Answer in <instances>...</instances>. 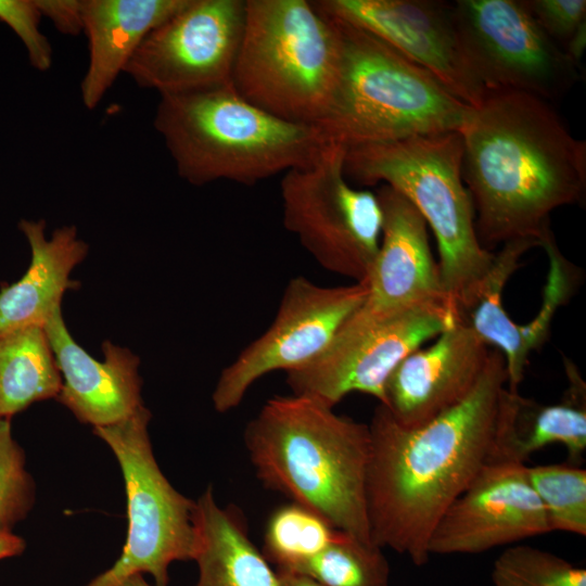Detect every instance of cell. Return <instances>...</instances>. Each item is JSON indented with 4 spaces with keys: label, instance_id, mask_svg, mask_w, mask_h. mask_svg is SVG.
Here are the masks:
<instances>
[{
    "label": "cell",
    "instance_id": "22",
    "mask_svg": "<svg viewBox=\"0 0 586 586\" xmlns=\"http://www.w3.org/2000/svg\"><path fill=\"white\" fill-rule=\"evenodd\" d=\"M195 586H280L276 571L249 537L241 513L220 507L208 486L194 501Z\"/></svg>",
    "mask_w": 586,
    "mask_h": 586
},
{
    "label": "cell",
    "instance_id": "14",
    "mask_svg": "<svg viewBox=\"0 0 586 586\" xmlns=\"http://www.w3.org/2000/svg\"><path fill=\"white\" fill-rule=\"evenodd\" d=\"M315 7L380 38L431 73L453 95L476 107L487 94L463 51L453 2L319 0Z\"/></svg>",
    "mask_w": 586,
    "mask_h": 586
},
{
    "label": "cell",
    "instance_id": "13",
    "mask_svg": "<svg viewBox=\"0 0 586 586\" xmlns=\"http://www.w3.org/2000/svg\"><path fill=\"white\" fill-rule=\"evenodd\" d=\"M245 0H188L141 42L126 73L160 95L231 84Z\"/></svg>",
    "mask_w": 586,
    "mask_h": 586
},
{
    "label": "cell",
    "instance_id": "10",
    "mask_svg": "<svg viewBox=\"0 0 586 586\" xmlns=\"http://www.w3.org/2000/svg\"><path fill=\"white\" fill-rule=\"evenodd\" d=\"M455 322L443 303L416 306L385 316L356 309L327 349L303 367L285 372L292 394L334 408L358 392L384 403L385 384L399 362Z\"/></svg>",
    "mask_w": 586,
    "mask_h": 586
},
{
    "label": "cell",
    "instance_id": "33",
    "mask_svg": "<svg viewBox=\"0 0 586 586\" xmlns=\"http://www.w3.org/2000/svg\"><path fill=\"white\" fill-rule=\"evenodd\" d=\"M25 540L12 531L0 530V560L20 556L25 549Z\"/></svg>",
    "mask_w": 586,
    "mask_h": 586
},
{
    "label": "cell",
    "instance_id": "9",
    "mask_svg": "<svg viewBox=\"0 0 586 586\" xmlns=\"http://www.w3.org/2000/svg\"><path fill=\"white\" fill-rule=\"evenodd\" d=\"M345 152L328 141L311 163L284 173L282 217L322 268L361 283L378 254L383 215L377 193L349 183Z\"/></svg>",
    "mask_w": 586,
    "mask_h": 586
},
{
    "label": "cell",
    "instance_id": "32",
    "mask_svg": "<svg viewBox=\"0 0 586 586\" xmlns=\"http://www.w3.org/2000/svg\"><path fill=\"white\" fill-rule=\"evenodd\" d=\"M36 4L60 33L74 36L82 31V0H36Z\"/></svg>",
    "mask_w": 586,
    "mask_h": 586
},
{
    "label": "cell",
    "instance_id": "34",
    "mask_svg": "<svg viewBox=\"0 0 586 586\" xmlns=\"http://www.w3.org/2000/svg\"><path fill=\"white\" fill-rule=\"evenodd\" d=\"M279 578L280 586H324L319 582L294 572L276 571Z\"/></svg>",
    "mask_w": 586,
    "mask_h": 586
},
{
    "label": "cell",
    "instance_id": "29",
    "mask_svg": "<svg viewBox=\"0 0 586 586\" xmlns=\"http://www.w3.org/2000/svg\"><path fill=\"white\" fill-rule=\"evenodd\" d=\"M11 418H0V530L24 520L35 501V485L25 454L12 436Z\"/></svg>",
    "mask_w": 586,
    "mask_h": 586
},
{
    "label": "cell",
    "instance_id": "8",
    "mask_svg": "<svg viewBox=\"0 0 586 586\" xmlns=\"http://www.w3.org/2000/svg\"><path fill=\"white\" fill-rule=\"evenodd\" d=\"M151 412L141 405L126 419L93 428L123 472L129 525L118 560L86 586H122L143 573L152 575L156 586H167L169 564L193 560L194 501L177 492L157 466L148 433Z\"/></svg>",
    "mask_w": 586,
    "mask_h": 586
},
{
    "label": "cell",
    "instance_id": "20",
    "mask_svg": "<svg viewBox=\"0 0 586 586\" xmlns=\"http://www.w3.org/2000/svg\"><path fill=\"white\" fill-rule=\"evenodd\" d=\"M563 361L569 387L560 403L542 405L507 387L491 460L525 463L544 447L560 444L572 464L581 461L586 451V385L575 365Z\"/></svg>",
    "mask_w": 586,
    "mask_h": 586
},
{
    "label": "cell",
    "instance_id": "19",
    "mask_svg": "<svg viewBox=\"0 0 586 586\" xmlns=\"http://www.w3.org/2000/svg\"><path fill=\"white\" fill-rule=\"evenodd\" d=\"M188 0H82L88 66L80 82L84 105L93 110L124 73L144 38Z\"/></svg>",
    "mask_w": 586,
    "mask_h": 586
},
{
    "label": "cell",
    "instance_id": "3",
    "mask_svg": "<svg viewBox=\"0 0 586 586\" xmlns=\"http://www.w3.org/2000/svg\"><path fill=\"white\" fill-rule=\"evenodd\" d=\"M256 476L333 527L372 544L367 511L370 432L305 395H276L247 423Z\"/></svg>",
    "mask_w": 586,
    "mask_h": 586
},
{
    "label": "cell",
    "instance_id": "35",
    "mask_svg": "<svg viewBox=\"0 0 586 586\" xmlns=\"http://www.w3.org/2000/svg\"><path fill=\"white\" fill-rule=\"evenodd\" d=\"M122 586H151L144 579L142 574H136L128 578Z\"/></svg>",
    "mask_w": 586,
    "mask_h": 586
},
{
    "label": "cell",
    "instance_id": "24",
    "mask_svg": "<svg viewBox=\"0 0 586 586\" xmlns=\"http://www.w3.org/2000/svg\"><path fill=\"white\" fill-rule=\"evenodd\" d=\"M61 388L62 377L43 326L0 333V418L56 398Z\"/></svg>",
    "mask_w": 586,
    "mask_h": 586
},
{
    "label": "cell",
    "instance_id": "7",
    "mask_svg": "<svg viewBox=\"0 0 586 586\" xmlns=\"http://www.w3.org/2000/svg\"><path fill=\"white\" fill-rule=\"evenodd\" d=\"M344 173L364 187L390 186L422 215L435 234L441 280L451 307L487 273L495 253L477 240L462 179L459 131L346 148Z\"/></svg>",
    "mask_w": 586,
    "mask_h": 586
},
{
    "label": "cell",
    "instance_id": "1",
    "mask_svg": "<svg viewBox=\"0 0 586 586\" xmlns=\"http://www.w3.org/2000/svg\"><path fill=\"white\" fill-rule=\"evenodd\" d=\"M507 381L505 358L492 347L472 392L421 425L403 426L378 404L368 423L373 545L405 555L417 566L426 564L438 520L491 459Z\"/></svg>",
    "mask_w": 586,
    "mask_h": 586
},
{
    "label": "cell",
    "instance_id": "27",
    "mask_svg": "<svg viewBox=\"0 0 586 586\" xmlns=\"http://www.w3.org/2000/svg\"><path fill=\"white\" fill-rule=\"evenodd\" d=\"M550 531L586 536V470L576 464L527 466Z\"/></svg>",
    "mask_w": 586,
    "mask_h": 586
},
{
    "label": "cell",
    "instance_id": "17",
    "mask_svg": "<svg viewBox=\"0 0 586 586\" xmlns=\"http://www.w3.org/2000/svg\"><path fill=\"white\" fill-rule=\"evenodd\" d=\"M377 196L383 215L381 240L365 281L368 292L359 310L385 316L432 303L447 304L453 309L422 215L390 186L382 184Z\"/></svg>",
    "mask_w": 586,
    "mask_h": 586
},
{
    "label": "cell",
    "instance_id": "18",
    "mask_svg": "<svg viewBox=\"0 0 586 586\" xmlns=\"http://www.w3.org/2000/svg\"><path fill=\"white\" fill-rule=\"evenodd\" d=\"M43 328L62 377L56 399L80 422L93 428L110 425L143 405L139 358L129 349L105 341L104 360L94 359L73 340L61 307L51 314Z\"/></svg>",
    "mask_w": 586,
    "mask_h": 586
},
{
    "label": "cell",
    "instance_id": "21",
    "mask_svg": "<svg viewBox=\"0 0 586 586\" xmlns=\"http://www.w3.org/2000/svg\"><path fill=\"white\" fill-rule=\"evenodd\" d=\"M18 227L30 246L31 260L18 281L0 290V333L43 326L61 307L65 291L77 285L69 273L88 251L75 226L55 229L50 239L44 234V220L22 219Z\"/></svg>",
    "mask_w": 586,
    "mask_h": 586
},
{
    "label": "cell",
    "instance_id": "11",
    "mask_svg": "<svg viewBox=\"0 0 586 586\" xmlns=\"http://www.w3.org/2000/svg\"><path fill=\"white\" fill-rule=\"evenodd\" d=\"M453 10L466 56L487 92H521L551 103L582 79V67L544 31L524 0H456Z\"/></svg>",
    "mask_w": 586,
    "mask_h": 586
},
{
    "label": "cell",
    "instance_id": "28",
    "mask_svg": "<svg viewBox=\"0 0 586 586\" xmlns=\"http://www.w3.org/2000/svg\"><path fill=\"white\" fill-rule=\"evenodd\" d=\"M492 586H586V570L547 550L508 546L494 561Z\"/></svg>",
    "mask_w": 586,
    "mask_h": 586
},
{
    "label": "cell",
    "instance_id": "5",
    "mask_svg": "<svg viewBox=\"0 0 586 586\" xmlns=\"http://www.w3.org/2000/svg\"><path fill=\"white\" fill-rule=\"evenodd\" d=\"M328 16L340 35L341 64L330 109L317 125L327 142L349 148L461 130L472 106L371 33Z\"/></svg>",
    "mask_w": 586,
    "mask_h": 586
},
{
    "label": "cell",
    "instance_id": "6",
    "mask_svg": "<svg viewBox=\"0 0 586 586\" xmlns=\"http://www.w3.org/2000/svg\"><path fill=\"white\" fill-rule=\"evenodd\" d=\"M335 22L306 0H245V22L231 85L283 120L319 125L337 85Z\"/></svg>",
    "mask_w": 586,
    "mask_h": 586
},
{
    "label": "cell",
    "instance_id": "26",
    "mask_svg": "<svg viewBox=\"0 0 586 586\" xmlns=\"http://www.w3.org/2000/svg\"><path fill=\"white\" fill-rule=\"evenodd\" d=\"M337 530L314 511L291 502L276 509L264 535V556L276 571H294L321 551Z\"/></svg>",
    "mask_w": 586,
    "mask_h": 586
},
{
    "label": "cell",
    "instance_id": "25",
    "mask_svg": "<svg viewBox=\"0 0 586 586\" xmlns=\"http://www.w3.org/2000/svg\"><path fill=\"white\" fill-rule=\"evenodd\" d=\"M382 550L337 530L321 551L291 572L324 586H390V565Z\"/></svg>",
    "mask_w": 586,
    "mask_h": 586
},
{
    "label": "cell",
    "instance_id": "4",
    "mask_svg": "<svg viewBox=\"0 0 586 586\" xmlns=\"http://www.w3.org/2000/svg\"><path fill=\"white\" fill-rule=\"evenodd\" d=\"M154 127L178 175L194 186H253L311 163L327 142L317 126L278 118L231 84L160 95Z\"/></svg>",
    "mask_w": 586,
    "mask_h": 586
},
{
    "label": "cell",
    "instance_id": "31",
    "mask_svg": "<svg viewBox=\"0 0 586 586\" xmlns=\"http://www.w3.org/2000/svg\"><path fill=\"white\" fill-rule=\"evenodd\" d=\"M524 3L544 31L563 50L586 23L585 0H524Z\"/></svg>",
    "mask_w": 586,
    "mask_h": 586
},
{
    "label": "cell",
    "instance_id": "15",
    "mask_svg": "<svg viewBox=\"0 0 586 586\" xmlns=\"http://www.w3.org/2000/svg\"><path fill=\"white\" fill-rule=\"evenodd\" d=\"M549 532L527 466L489 460L438 520L429 553H481Z\"/></svg>",
    "mask_w": 586,
    "mask_h": 586
},
{
    "label": "cell",
    "instance_id": "2",
    "mask_svg": "<svg viewBox=\"0 0 586 586\" xmlns=\"http://www.w3.org/2000/svg\"><path fill=\"white\" fill-rule=\"evenodd\" d=\"M459 132L462 179L484 249L518 239L540 243L551 230V213L583 201L586 143L572 136L551 103L489 91Z\"/></svg>",
    "mask_w": 586,
    "mask_h": 586
},
{
    "label": "cell",
    "instance_id": "23",
    "mask_svg": "<svg viewBox=\"0 0 586 586\" xmlns=\"http://www.w3.org/2000/svg\"><path fill=\"white\" fill-rule=\"evenodd\" d=\"M536 246L540 243L531 239L502 244L495 253L487 273L454 303L455 320L502 354L508 374L507 387L511 392H519L530 355L521 337L520 324L504 308L502 291L520 267L521 257Z\"/></svg>",
    "mask_w": 586,
    "mask_h": 586
},
{
    "label": "cell",
    "instance_id": "12",
    "mask_svg": "<svg viewBox=\"0 0 586 586\" xmlns=\"http://www.w3.org/2000/svg\"><path fill=\"white\" fill-rule=\"evenodd\" d=\"M367 292L365 282L322 286L303 276L291 279L269 328L221 371L212 395L214 408L230 411L265 374L297 369L321 355Z\"/></svg>",
    "mask_w": 586,
    "mask_h": 586
},
{
    "label": "cell",
    "instance_id": "16",
    "mask_svg": "<svg viewBox=\"0 0 586 586\" xmlns=\"http://www.w3.org/2000/svg\"><path fill=\"white\" fill-rule=\"evenodd\" d=\"M492 347L455 320L426 348H418L394 369L384 403L400 425H421L462 402L475 387Z\"/></svg>",
    "mask_w": 586,
    "mask_h": 586
},
{
    "label": "cell",
    "instance_id": "30",
    "mask_svg": "<svg viewBox=\"0 0 586 586\" xmlns=\"http://www.w3.org/2000/svg\"><path fill=\"white\" fill-rule=\"evenodd\" d=\"M41 17L36 0H0V21L21 39L30 65L46 72L52 64V48L40 30Z\"/></svg>",
    "mask_w": 586,
    "mask_h": 586
}]
</instances>
